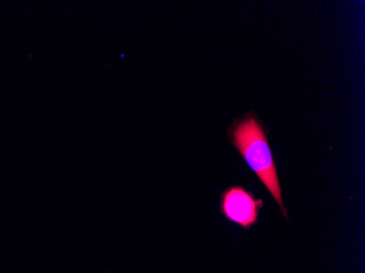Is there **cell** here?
Returning <instances> with one entry per match:
<instances>
[{"label":"cell","instance_id":"obj_1","mask_svg":"<svg viewBox=\"0 0 365 273\" xmlns=\"http://www.w3.org/2000/svg\"><path fill=\"white\" fill-rule=\"evenodd\" d=\"M230 139L244 161L253 170L266 190L274 197L281 213L290 220L284 205L276 162L264 125L253 113L235 120L230 128Z\"/></svg>","mask_w":365,"mask_h":273},{"label":"cell","instance_id":"obj_2","mask_svg":"<svg viewBox=\"0 0 365 273\" xmlns=\"http://www.w3.org/2000/svg\"><path fill=\"white\" fill-rule=\"evenodd\" d=\"M264 208L262 199L248 192L241 185L227 187L220 197V212L227 221L250 231L258 222L260 209Z\"/></svg>","mask_w":365,"mask_h":273}]
</instances>
